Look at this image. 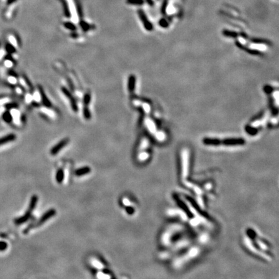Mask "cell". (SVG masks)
I'll use <instances>...</instances> for the list:
<instances>
[{"label":"cell","mask_w":279,"mask_h":279,"mask_svg":"<svg viewBox=\"0 0 279 279\" xmlns=\"http://www.w3.org/2000/svg\"><path fill=\"white\" fill-rule=\"evenodd\" d=\"M224 34V35L229 37L233 36V38H235L238 47H241L243 49L252 54L263 53L268 49V47L265 43L250 40L243 35H238V34L237 32L225 31Z\"/></svg>","instance_id":"1"},{"label":"cell","mask_w":279,"mask_h":279,"mask_svg":"<svg viewBox=\"0 0 279 279\" xmlns=\"http://www.w3.org/2000/svg\"><path fill=\"white\" fill-rule=\"evenodd\" d=\"M204 144L208 145H220L224 144L225 145H241L245 143L242 138H231L226 139H219L214 138H205L203 140Z\"/></svg>","instance_id":"2"},{"label":"cell","mask_w":279,"mask_h":279,"mask_svg":"<svg viewBox=\"0 0 279 279\" xmlns=\"http://www.w3.org/2000/svg\"><path fill=\"white\" fill-rule=\"evenodd\" d=\"M56 214V211L54 209H50L48 210V211L43 214V215L40 217V219L38 220V221L36 224V226H40L43 224H44L46 221L49 220L50 218L53 217Z\"/></svg>","instance_id":"3"},{"label":"cell","mask_w":279,"mask_h":279,"mask_svg":"<svg viewBox=\"0 0 279 279\" xmlns=\"http://www.w3.org/2000/svg\"><path fill=\"white\" fill-rule=\"evenodd\" d=\"M138 13L140 18L141 20V22L143 23L145 29L147 30V31H151L153 28V26L152 23L148 20L147 16L145 14L144 11L141 9H139L138 11Z\"/></svg>","instance_id":"4"},{"label":"cell","mask_w":279,"mask_h":279,"mask_svg":"<svg viewBox=\"0 0 279 279\" xmlns=\"http://www.w3.org/2000/svg\"><path fill=\"white\" fill-rule=\"evenodd\" d=\"M68 143V139H64L62 141H60L59 142L54 146L50 150V154L52 155H55V154H58L61 149H62L63 147H65L67 144Z\"/></svg>","instance_id":"5"},{"label":"cell","mask_w":279,"mask_h":279,"mask_svg":"<svg viewBox=\"0 0 279 279\" xmlns=\"http://www.w3.org/2000/svg\"><path fill=\"white\" fill-rule=\"evenodd\" d=\"M31 215H32V213L29 211H27V212L25 213L23 215L16 218L14 221V224L18 226L23 224L25 222H27L30 219V218H31Z\"/></svg>","instance_id":"6"},{"label":"cell","mask_w":279,"mask_h":279,"mask_svg":"<svg viewBox=\"0 0 279 279\" xmlns=\"http://www.w3.org/2000/svg\"><path fill=\"white\" fill-rule=\"evenodd\" d=\"M38 202V197L37 195H33L31 200H30V202L29 204V208L27 211L32 213V211L34 210V209L36 208L37 204Z\"/></svg>","instance_id":"7"},{"label":"cell","mask_w":279,"mask_h":279,"mask_svg":"<svg viewBox=\"0 0 279 279\" xmlns=\"http://www.w3.org/2000/svg\"><path fill=\"white\" fill-rule=\"evenodd\" d=\"M16 136L14 134H10L4 137H2V138H0V146L10 142V141H14L16 139Z\"/></svg>","instance_id":"8"},{"label":"cell","mask_w":279,"mask_h":279,"mask_svg":"<svg viewBox=\"0 0 279 279\" xmlns=\"http://www.w3.org/2000/svg\"><path fill=\"white\" fill-rule=\"evenodd\" d=\"M11 114L15 123H20V113L18 110L14 109H12L11 111Z\"/></svg>","instance_id":"9"},{"label":"cell","mask_w":279,"mask_h":279,"mask_svg":"<svg viewBox=\"0 0 279 279\" xmlns=\"http://www.w3.org/2000/svg\"><path fill=\"white\" fill-rule=\"evenodd\" d=\"M91 172V168L89 167H82V168L79 169L76 171V174L78 177H80V176H82L84 174H88Z\"/></svg>","instance_id":"10"},{"label":"cell","mask_w":279,"mask_h":279,"mask_svg":"<svg viewBox=\"0 0 279 279\" xmlns=\"http://www.w3.org/2000/svg\"><path fill=\"white\" fill-rule=\"evenodd\" d=\"M91 264L94 268H96L97 269H103V268H104V265H103L99 260L96 259H91Z\"/></svg>","instance_id":"11"},{"label":"cell","mask_w":279,"mask_h":279,"mask_svg":"<svg viewBox=\"0 0 279 279\" xmlns=\"http://www.w3.org/2000/svg\"><path fill=\"white\" fill-rule=\"evenodd\" d=\"M64 179V171L63 169H59L56 173V182L59 183H61Z\"/></svg>","instance_id":"12"},{"label":"cell","mask_w":279,"mask_h":279,"mask_svg":"<svg viewBox=\"0 0 279 279\" xmlns=\"http://www.w3.org/2000/svg\"><path fill=\"white\" fill-rule=\"evenodd\" d=\"M127 3L130 5H141L144 4V0H127Z\"/></svg>","instance_id":"13"},{"label":"cell","mask_w":279,"mask_h":279,"mask_svg":"<svg viewBox=\"0 0 279 279\" xmlns=\"http://www.w3.org/2000/svg\"><path fill=\"white\" fill-rule=\"evenodd\" d=\"M149 157V154L147 152H142L138 155V160L140 161H145Z\"/></svg>","instance_id":"14"},{"label":"cell","mask_w":279,"mask_h":279,"mask_svg":"<svg viewBox=\"0 0 279 279\" xmlns=\"http://www.w3.org/2000/svg\"><path fill=\"white\" fill-rule=\"evenodd\" d=\"M135 78L133 76H132L131 77L130 80L129 81V89L131 91L134 89V86L135 85Z\"/></svg>","instance_id":"15"},{"label":"cell","mask_w":279,"mask_h":279,"mask_svg":"<svg viewBox=\"0 0 279 279\" xmlns=\"http://www.w3.org/2000/svg\"><path fill=\"white\" fill-rule=\"evenodd\" d=\"M32 98H33V100H35L36 102H40L41 101V94L38 91L34 92L33 96H32Z\"/></svg>","instance_id":"16"},{"label":"cell","mask_w":279,"mask_h":279,"mask_svg":"<svg viewBox=\"0 0 279 279\" xmlns=\"http://www.w3.org/2000/svg\"><path fill=\"white\" fill-rule=\"evenodd\" d=\"M148 145H149V141H148V140H147V139H144V140H142V141H141V142L140 149H141V150L145 149H146V148L148 147Z\"/></svg>","instance_id":"17"},{"label":"cell","mask_w":279,"mask_h":279,"mask_svg":"<svg viewBox=\"0 0 279 279\" xmlns=\"http://www.w3.org/2000/svg\"><path fill=\"white\" fill-rule=\"evenodd\" d=\"M96 277H97V278H101V279H107V278H111V277L108 275V274H107L104 273H102V272H98L97 273Z\"/></svg>","instance_id":"18"},{"label":"cell","mask_w":279,"mask_h":279,"mask_svg":"<svg viewBox=\"0 0 279 279\" xmlns=\"http://www.w3.org/2000/svg\"><path fill=\"white\" fill-rule=\"evenodd\" d=\"M8 40H9V41H10V43H11L12 45H13L15 47H16L17 46H18V44H17L16 39L12 35H10L9 36H8Z\"/></svg>","instance_id":"19"},{"label":"cell","mask_w":279,"mask_h":279,"mask_svg":"<svg viewBox=\"0 0 279 279\" xmlns=\"http://www.w3.org/2000/svg\"><path fill=\"white\" fill-rule=\"evenodd\" d=\"M8 247V244L5 241H0V251H5Z\"/></svg>","instance_id":"20"},{"label":"cell","mask_w":279,"mask_h":279,"mask_svg":"<svg viewBox=\"0 0 279 279\" xmlns=\"http://www.w3.org/2000/svg\"><path fill=\"white\" fill-rule=\"evenodd\" d=\"M65 27L68 29H71V30H72V31H74V30L76 29V27H75V25L74 24H72L70 22H67L65 23Z\"/></svg>","instance_id":"21"},{"label":"cell","mask_w":279,"mask_h":279,"mask_svg":"<svg viewBox=\"0 0 279 279\" xmlns=\"http://www.w3.org/2000/svg\"><path fill=\"white\" fill-rule=\"evenodd\" d=\"M126 211L129 214L131 215V214H132L133 213H134L135 209L133 208L132 207H131V206H130V205L126 206Z\"/></svg>","instance_id":"22"},{"label":"cell","mask_w":279,"mask_h":279,"mask_svg":"<svg viewBox=\"0 0 279 279\" xmlns=\"http://www.w3.org/2000/svg\"><path fill=\"white\" fill-rule=\"evenodd\" d=\"M8 82L11 84H16L17 83V80L14 76H9L8 78Z\"/></svg>","instance_id":"23"},{"label":"cell","mask_w":279,"mask_h":279,"mask_svg":"<svg viewBox=\"0 0 279 279\" xmlns=\"http://www.w3.org/2000/svg\"><path fill=\"white\" fill-rule=\"evenodd\" d=\"M32 100H33V98L31 94H27V95L25 96V101L27 102V103H30Z\"/></svg>","instance_id":"24"},{"label":"cell","mask_w":279,"mask_h":279,"mask_svg":"<svg viewBox=\"0 0 279 279\" xmlns=\"http://www.w3.org/2000/svg\"><path fill=\"white\" fill-rule=\"evenodd\" d=\"M5 65L7 67V68H11L12 67V65H13V63H12L11 60H8V59H7L5 60Z\"/></svg>","instance_id":"25"},{"label":"cell","mask_w":279,"mask_h":279,"mask_svg":"<svg viewBox=\"0 0 279 279\" xmlns=\"http://www.w3.org/2000/svg\"><path fill=\"white\" fill-rule=\"evenodd\" d=\"M122 203L124 205H126V206H129V205H130V201L129 200L127 199L126 198H124L122 200Z\"/></svg>","instance_id":"26"},{"label":"cell","mask_w":279,"mask_h":279,"mask_svg":"<svg viewBox=\"0 0 279 279\" xmlns=\"http://www.w3.org/2000/svg\"><path fill=\"white\" fill-rule=\"evenodd\" d=\"M43 111H44V112L45 113H46V114H47L49 116H50V117H53V115H54L53 114H54V113H53V112L52 111H49V109H44V110H43Z\"/></svg>","instance_id":"27"},{"label":"cell","mask_w":279,"mask_h":279,"mask_svg":"<svg viewBox=\"0 0 279 279\" xmlns=\"http://www.w3.org/2000/svg\"><path fill=\"white\" fill-rule=\"evenodd\" d=\"M8 102H9V99H8V98H3V99L0 100V105L5 104Z\"/></svg>","instance_id":"28"},{"label":"cell","mask_w":279,"mask_h":279,"mask_svg":"<svg viewBox=\"0 0 279 279\" xmlns=\"http://www.w3.org/2000/svg\"><path fill=\"white\" fill-rule=\"evenodd\" d=\"M20 84H21V85H22L23 87H26V88L27 87V83L25 82V81H24L23 79H20Z\"/></svg>","instance_id":"29"},{"label":"cell","mask_w":279,"mask_h":279,"mask_svg":"<svg viewBox=\"0 0 279 279\" xmlns=\"http://www.w3.org/2000/svg\"><path fill=\"white\" fill-rule=\"evenodd\" d=\"M146 2L147 3L149 4V5H151V6H153L154 5V2L153 0H146Z\"/></svg>","instance_id":"30"},{"label":"cell","mask_w":279,"mask_h":279,"mask_svg":"<svg viewBox=\"0 0 279 279\" xmlns=\"http://www.w3.org/2000/svg\"><path fill=\"white\" fill-rule=\"evenodd\" d=\"M5 55V53L3 50H0V59H1Z\"/></svg>","instance_id":"31"},{"label":"cell","mask_w":279,"mask_h":279,"mask_svg":"<svg viewBox=\"0 0 279 279\" xmlns=\"http://www.w3.org/2000/svg\"><path fill=\"white\" fill-rule=\"evenodd\" d=\"M16 92H18V94H21V93H22V91H21V88L17 87V88H16Z\"/></svg>","instance_id":"32"},{"label":"cell","mask_w":279,"mask_h":279,"mask_svg":"<svg viewBox=\"0 0 279 279\" xmlns=\"http://www.w3.org/2000/svg\"><path fill=\"white\" fill-rule=\"evenodd\" d=\"M4 111V108H3V107H2V108H0V115H1L3 112Z\"/></svg>","instance_id":"33"}]
</instances>
